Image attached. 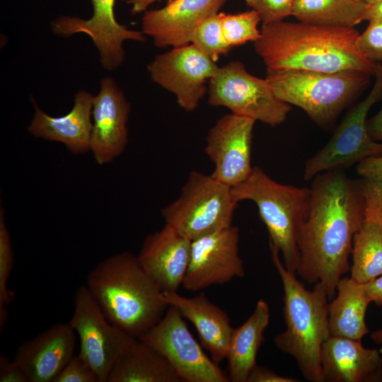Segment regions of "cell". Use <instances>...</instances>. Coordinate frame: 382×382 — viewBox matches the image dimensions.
Segmentation results:
<instances>
[{
  "label": "cell",
  "mask_w": 382,
  "mask_h": 382,
  "mask_svg": "<svg viewBox=\"0 0 382 382\" xmlns=\"http://www.w3.org/2000/svg\"><path fill=\"white\" fill-rule=\"evenodd\" d=\"M309 209L297 234L296 270L309 284L321 282L329 300L339 280L349 270L353 238L365 217L361 179L345 170L325 171L312 181Z\"/></svg>",
  "instance_id": "cell-1"
},
{
  "label": "cell",
  "mask_w": 382,
  "mask_h": 382,
  "mask_svg": "<svg viewBox=\"0 0 382 382\" xmlns=\"http://www.w3.org/2000/svg\"><path fill=\"white\" fill-rule=\"evenodd\" d=\"M359 34L354 28L282 21L262 25L254 46L267 70H354L375 76L381 63L370 59L358 49Z\"/></svg>",
  "instance_id": "cell-2"
},
{
  "label": "cell",
  "mask_w": 382,
  "mask_h": 382,
  "mask_svg": "<svg viewBox=\"0 0 382 382\" xmlns=\"http://www.w3.org/2000/svg\"><path fill=\"white\" fill-rule=\"evenodd\" d=\"M85 286L107 319L136 338L156 325L168 307L137 256L128 251L99 262L88 273Z\"/></svg>",
  "instance_id": "cell-3"
},
{
  "label": "cell",
  "mask_w": 382,
  "mask_h": 382,
  "mask_svg": "<svg viewBox=\"0 0 382 382\" xmlns=\"http://www.w3.org/2000/svg\"><path fill=\"white\" fill-rule=\"evenodd\" d=\"M272 262L284 290L286 330L274 338L275 346L291 356L303 377L311 382H324L320 350L330 335L328 292L321 282L308 290L288 270L279 251L270 245Z\"/></svg>",
  "instance_id": "cell-4"
},
{
  "label": "cell",
  "mask_w": 382,
  "mask_h": 382,
  "mask_svg": "<svg viewBox=\"0 0 382 382\" xmlns=\"http://www.w3.org/2000/svg\"><path fill=\"white\" fill-rule=\"evenodd\" d=\"M231 190L238 202L250 200L256 204L270 245L281 254L285 267L296 273L299 260L297 234L308 212L310 187L279 183L256 166L245 181Z\"/></svg>",
  "instance_id": "cell-5"
},
{
  "label": "cell",
  "mask_w": 382,
  "mask_h": 382,
  "mask_svg": "<svg viewBox=\"0 0 382 382\" xmlns=\"http://www.w3.org/2000/svg\"><path fill=\"white\" fill-rule=\"evenodd\" d=\"M370 76L354 70H267L265 79L281 101L300 108L315 123L327 127L369 83Z\"/></svg>",
  "instance_id": "cell-6"
},
{
  "label": "cell",
  "mask_w": 382,
  "mask_h": 382,
  "mask_svg": "<svg viewBox=\"0 0 382 382\" xmlns=\"http://www.w3.org/2000/svg\"><path fill=\"white\" fill-rule=\"evenodd\" d=\"M238 202L231 187L192 170L178 197L161 209L166 224L191 241L232 225Z\"/></svg>",
  "instance_id": "cell-7"
},
{
  "label": "cell",
  "mask_w": 382,
  "mask_h": 382,
  "mask_svg": "<svg viewBox=\"0 0 382 382\" xmlns=\"http://www.w3.org/2000/svg\"><path fill=\"white\" fill-rule=\"evenodd\" d=\"M207 92L210 105L225 107L232 114L272 127L283 123L291 109L275 96L266 79L250 74L239 61L219 67Z\"/></svg>",
  "instance_id": "cell-8"
},
{
  "label": "cell",
  "mask_w": 382,
  "mask_h": 382,
  "mask_svg": "<svg viewBox=\"0 0 382 382\" xmlns=\"http://www.w3.org/2000/svg\"><path fill=\"white\" fill-rule=\"evenodd\" d=\"M375 77L369 95L347 113L328 142L306 160V180H312L323 172L345 170L366 158L382 156V143L371 138L366 125L371 108L382 98L381 64Z\"/></svg>",
  "instance_id": "cell-9"
},
{
  "label": "cell",
  "mask_w": 382,
  "mask_h": 382,
  "mask_svg": "<svg viewBox=\"0 0 382 382\" xmlns=\"http://www.w3.org/2000/svg\"><path fill=\"white\" fill-rule=\"evenodd\" d=\"M69 324L79 340V354L93 369L99 382H107L115 361L136 337L107 319L85 284L76 290Z\"/></svg>",
  "instance_id": "cell-10"
},
{
  "label": "cell",
  "mask_w": 382,
  "mask_h": 382,
  "mask_svg": "<svg viewBox=\"0 0 382 382\" xmlns=\"http://www.w3.org/2000/svg\"><path fill=\"white\" fill-rule=\"evenodd\" d=\"M170 364L183 381L228 382L194 338L180 311L168 306L161 319L139 337Z\"/></svg>",
  "instance_id": "cell-11"
},
{
  "label": "cell",
  "mask_w": 382,
  "mask_h": 382,
  "mask_svg": "<svg viewBox=\"0 0 382 382\" xmlns=\"http://www.w3.org/2000/svg\"><path fill=\"white\" fill-rule=\"evenodd\" d=\"M219 66L192 43L158 54L147 65L151 80L175 96L178 105L195 110L204 97L207 81Z\"/></svg>",
  "instance_id": "cell-12"
},
{
  "label": "cell",
  "mask_w": 382,
  "mask_h": 382,
  "mask_svg": "<svg viewBox=\"0 0 382 382\" xmlns=\"http://www.w3.org/2000/svg\"><path fill=\"white\" fill-rule=\"evenodd\" d=\"M239 230L231 225L192 241L190 259L182 286L198 291L243 277L245 269L239 255Z\"/></svg>",
  "instance_id": "cell-13"
},
{
  "label": "cell",
  "mask_w": 382,
  "mask_h": 382,
  "mask_svg": "<svg viewBox=\"0 0 382 382\" xmlns=\"http://www.w3.org/2000/svg\"><path fill=\"white\" fill-rule=\"evenodd\" d=\"M255 120L227 114L209 130L204 152L214 165L215 179L234 187L251 175V149Z\"/></svg>",
  "instance_id": "cell-14"
},
{
  "label": "cell",
  "mask_w": 382,
  "mask_h": 382,
  "mask_svg": "<svg viewBox=\"0 0 382 382\" xmlns=\"http://www.w3.org/2000/svg\"><path fill=\"white\" fill-rule=\"evenodd\" d=\"M91 3L93 14L90 18L62 16L52 22V30L65 37L77 33L87 35L99 52L102 66L113 71L124 61V42H144L146 37L141 31L130 30L117 22L114 13L115 0H91Z\"/></svg>",
  "instance_id": "cell-15"
},
{
  "label": "cell",
  "mask_w": 382,
  "mask_h": 382,
  "mask_svg": "<svg viewBox=\"0 0 382 382\" xmlns=\"http://www.w3.org/2000/svg\"><path fill=\"white\" fill-rule=\"evenodd\" d=\"M129 112L130 105L115 80L103 78L94 96L90 141V151L99 165L112 162L125 151Z\"/></svg>",
  "instance_id": "cell-16"
},
{
  "label": "cell",
  "mask_w": 382,
  "mask_h": 382,
  "mask_svg": "<svg viewBox=\"0 0 382 382\" xmlns=\"http://www.w3.org/2000/svg\"><path fill=\"white\" fill-rule=\"evenodd\" d=\"M227 0H168L158 9L146 10L141 32L158 47H180L191 43L193 32L207 17L219 12Z\"/></svg>",
  "instance_id": "cell-17"
},
{
  "label": "cell",
  "mask_w": 382,
  "mask_h": 382,
  "mask_svg": "<svg viewBox=\"0 0 382 382\" xmlns=\"http://www.w3.org/2000/svg\"><path fill=\"white\" fill-rule=\"evenodd\" d=\"M192 241L166 224L144 238L139 262L163 292H178L188 268Z\"/></svg>",
  "instance_id": "cell-18"
},
{
  "label": "cell",
  "mask_w": 382,
  "mask_h": 382,
  "mask_svg": "<svg viewBox=\"0 0 382 382\" xmlns=\"http://www.w3.org/2000/svg\"><path fill=\"white\" fill-rule=\"evenodd\" d=\"M76 335L69 323H57L23 342L14 360L28 382H54L74 355Z\"/></svg>",
  "instance_id": "cell-19"
},
{
  "label": "cell",
  "mask_w": 382,
  "mask_h": 382,
  "mask_svg": "<svg viewBox=\"0 0 382 382\" xmlns=\"http://www.w3.org/2000/svg\"><path fill=\"white\" fill-rule=\"evenodd\" d=\"M324 382H382V352L361 340L330 336L320 350Z\"/></svg>",
  "instance_id": "cell-20"
},
{
  "label": "cell",
  "mask_w": 382,
  "mask_h": 382,
  "mask_svg": "<svg viewBox=\"0 0 382 382\" xmlns=\"http://www.w3.org/2000/svg\"><path fill=\"white\" fill-rule=\"evenodd\" d=\"M94 96L79 91L75 94L71 110L59 117L47 115L32 99L35 113L28 132L35 137L62 143L74 155L90 151Z\"/></svg>",
  "instance_id": "cell-21"
},
{
  "label": "cell",
  "mask_w": 382,
  "mask_h": 382,
  "mask_svg": "<svg viewBox=\"0 0 382 382\" xmlns=\"http://www.w3.org/2000/svg\"><path fill=\"white\" fill-rule=\"evenodd\" d=\"M161 298L193 324L202 345L216 364L226 359L233 328L224 310L212 303L204 292L190 298L178 292H163Z\"/></svg>",
  "instance_id": "cell-22"
},
{
  "label": "cell",
  "mask_w": 382,
  "mask_h": 382,
  "mask_svg": "<svg viewBox=\"0 0 382 382\" xmlns=\"http://www.w3.org/2000/svg\"><path fill=\"white\" fill-rule=\"evenodd\" d=\"M337 295L328 303V326L331 336L360 340L369 332L366 325V309L371 303L364 284L342 277Z\"/></svg>",
  "instance_id": "cell-23"
},
{
  "label": "cell",
  "mask_w": 382,
  "mask_h": 382,
  "mask_svg": "<svg viewBox=\"0 0 382 382\" xmlns=\"http://www.w3.org/2000/svg\"><path fill=\"white\" fill-rule=\"evenodd\" d=\"M270 318L267 303L260 299L249 318L240 327L233 329L226 357L230 381L247 382L250 373L257 365V354Z\"/></svg>",
  "instance_id": "cell-24"
},
{
  "label": "cell",
  "mask_w": 382,
  "mask_h": 382,
  "mask_svg": "<svg viewBox=\"0 0 382 382\" xmlns=\"http://www.w3.org/2000/svg\"><path fill=\"white\" fill-rule=\"evenodd\" d=\"M158 352L136 338L113 365L107 382H181Z\"/></svg>",
  "instance_id": "cell-25"
},
{
  "label": "cell",
  "mask_w": 382,
  "mask_h": 382,
  "mask_svg": "<svg viewBox=\"0 0 382 382\" xmlns=\"http://www.w3.org/2000/svg\"><path fill=\"white\" fill-rule=\"evenodd\" d=\"M368 6L364 0H295L292 16L310 24L354 28L366 21Z\"/></svg>",
  "instance_id": "cell-26"
},
{
  "label": "cell",
  "mask_w": 382,
  "mask_h": 382,
  "mask_svg": "<svg viewBox=\"0 0 382 382\" xmlns=\"http://www.w3.org/2000/svg\"><path fill=\"white\" fill-rule=\"evenodd\" d=\"M351 277L366 284L382 274V226L365 219L353 238Z\"/></svg>",
  "instance_id": "cell-27"
},
{
  "label": "cell",
  "mask_w": 382,
  "mask_h": 382,
  "mask_svg": "<svg viewBox=\"0 0 382 382\" xmlns=\"http://www.w3.org/2000/svg\"><path fill=\"white\" fill-rule=\"evenodd\" d=\"M224 36L233 48L248 42H255L261 35L258 24L261 21L258 13L251 9L238 13L219 12Z\"/></svg>",
  "instance_id": "cell-28"
},
{
  "label": "cell",
  "mask_w": 382,
  "mask_h": 382,
  "mask_svg": "<svg viewBox=\"0 0 382 382\" xmlns=\"http://www.w3.org/2000/svg\"><path fill=\"white\" fill-rule=\"evenodd\" d=\"M191 43L216 62L232 49L224 36L219 12L202 20L195 28Z\"/></svg>",
  "instance_id": "cell-29"
},
{
  "label": "cell",
  "mask_w": 382,
  "mask_h": 382,
  "mask_svg": "<svg viewBox=\"0 0 382 382\" xmlns=\"http://www.w3.org/2000/svg\"><path fill=\"white\" fill-rule=\"evenodd\" d=\"M13 267V254L9 231L5 220L4 208L0 209V328L4 327L8 317L6 307L15 298V293L8 287V279Z\"/></svg>",
  "instance_id": "cell-30"
},
{
  "label": "cell",
  "mask_w": 382,
  "mask_h": 382,
  "mask_svg": "<svg viewBox=\"0 0 382 382\" xmlns=\"http://www.w3.org/2000/svg\"><path fill=\"white\" fill-rule=\"evenodd\" d=\"M255 11L262 25L277 23L292 16L295 0H245Z\"/></svg>",
  "instance_id": "cell-31"
},
{
  "label": "cell",
  "mask_w": 382,
  "mask_h": 382,
  "mask_svg": "<svg viewBox=\"0 0 382 382\" xmlns=\"http://www.w3.org/2000/svg\"><path fill=\"white\" fill-rule=\"evenodd\" d=\"M366 30L359 34L358 49L374 62H382V19H371Z\"/></svg>",
  "instance_id": "cell-32"
},
{
  "label": "cell",
  "mask_w": 382,
  "mask_h": 382,
  "mask_svg": "<svg viewBox=\"0 0 382 382\" xmlns=\"http://www.w3.org/2000/svg\"><path fill=\"white\" fill-rule=\"evenodd\" d=\"M54 382H99V380L91 366L78 354L72 357Z\"/></svg>",
  "instance_id": "cell-33"
},
{
  "label": "cell",
  "mask_w": 382,
  "mask_h": 382,
  "mask_svg": "<svg viewBox=\"0 0 382 382\" xmlns=\"http://www.w3.org/2000/svg\"><path fill=\"white\" fill-rule=\"evenodd\" d=\"M365 199V217L382 226V180L361 178Z\"/></svg>",
  "instance_id": "cell-34"
},
{
  "label": "cell",
  "mask_w": 382,
  "mask_h": 382,
  "mask_svg": "<svg viewBox=\"0 0 382 382\" xmlns=\"http://www.w3.org/2000/svg\"><path fill=\"white\" fill-rule=\"evenodd\" d=\"M0 382H28L23 369L13 359L0 357Z\"/></svg>",
  "instance_id": "cell-35"
},
{
  "label": "cell",
  "mask_w": 382,
  "mask_h": 382,
  "mask_svg": "<svg viewBox=\"0 0 382 382\" xmlns=\"http://www.w3.org/2000/svg\"><path fill=\"white\" fill-rule=\"evenodd\" d=\"M357 172L361 178L382 180V156L362 160L357 166Z\"/></svg>",
  "instance_id": "cell-36"
},
{
  "label": "cell",
  "mask_w": 382,
  "mask_h": 382,
  "mask_svg": "<svg viewBox=\"0 0 382 382\" xmlns=\"http://www.w3.org/2000/svg\"><path fill=\"white\" fill-rule=\"evenodd\" d=\"M291 377L280 376L272 370L256 365L250 373L247 382H298Z\"/></svg>",
  "instance_id": "cell-37"
},
{
  "label": "cell",
  "mask_w": 382,
  "mask_h": 382,
  "mask_svg": "<svg viewBox=\"0 0 382 382\" xmlns=\"http://www.w3.org/2000/svg\"><path fill=\"white\" fill-rule=\"evenodd\" d=\"M366 294L371 302L382 306V274L364 284Z\"/></svg>",
  "instance_id": "cell-38"
},
{
  "label": "cell",
  "mask_w": 382,
  "mask_h": 382,
  "mask_svg": "<svg viewBox=\"0 0 382 382\" xmlns=\"http://www.w3.org/2000/svg\"><path fill=\"white\" fill-rule=\"evenodd\" d=\"M367 131L372 139L382 143V108L367 120Z\"/></svg>",
  "instance_id": "cell-39"
},
{
  "label": "cell",
  "mask_w": 382,
  "mask_h": 382,
  "mask_svg": "<svg viewBox=\"0 0 382 382\" xmlns=\"http://www.w3.org/2000/svg\"><path fill=\"white\" fill-rule=\"evenodd\" d=\"M161 0H128L127 4L131 6V13L136 15L146 11L154 2Z\"/></svg>",
  "instance_id": "cell-40"
},
{
  "label": "cell",
  "mask_w": 382,
  "mask_h": 382,
  "mask_svg": "<svg viewBox=\"0 0 382 382\" xmlns=\"http://www.w3.org/2000/svg\"><path fill=\"white\" fill-rule=\"evenodd\" d=\"M371 19H382V1L374 4H369L366 21Z\"/></svg>",
  "instance_id": "cell-41"
},
{
  "label": "cell",
  "mask_w": 382,
  "mask_h": 382,
  "mask_svg": "<svg viewBox=\"0 0 382 382\" xmlns=\"http://www.w3.org/2000/svg\"><path fill=\"white\" fill-rule=\"evenodd\" d=\"M371 338L374 342L382 345V328L373 332Z\"/></svg>",
  "instance_id": "cell-42"
},
{
  "label": "cell",
  "mask_w": 382,
  "mask_h": 382,
  "mask_svg": "<svg viewBox=\"0 0 382 382\" xmlns=\"http://www.w3.org/2000/svg\"><path fill=\"white\" fill-rule=\"evenodd\" d=\"M364 1H366V3L371 4H374V3H376V2L381 1L382 0H364Z\"/></svg>",
  "instance_id": "cell-43"
}]
</instances>
